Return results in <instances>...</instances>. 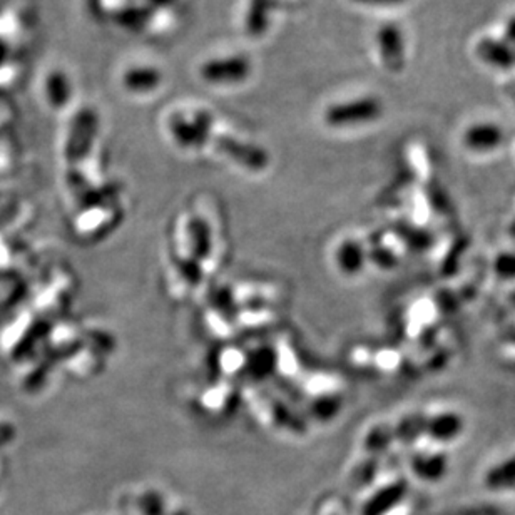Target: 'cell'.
<instances>
[{
	"label": "cell",
	"mask_w": 515,
	"mask_h": 515,
	"mask_svg": "<svg viewBox=\"0 0 515 515\" xmlns=\"http://www.w3.org/2000/svg\"><path fill=\"white\" fill-rule=\"evenodd\" d=\"M383 112L382 101L376 98H360L350 102L334 104L325 112V121L332 127L372 123Z\"/></svg>",
	"instance_id": "6da1fadb"
},
{
	"label": "cell",
	"mask_w": 515,
	"mask_h": 515,
	"mask_svg": "<svg viewBox=\"0 0 515 515\" xmlns=\"http://www.w3.org/2000/svg\"><path fill=\"white\" fill-rule=\"evenodd\" d=\"M213 119L208 112H197L193 119L176 114L169 121V131L173 140L181 148L197 149L209 142L213 133Z\"/></svg>",
	"instance_id": "7a4b0ae2"
},
{
	"label": "cell",
	"mask_w": 515,
	"mask_h": 515,
	"mask_svg": "<svg viewBox=\"0 0 515 515\" xmlns=\"http://www.w3.org/2000/svg\"><path fill=\"white\" fill-rule=\"evenodd\" d=\"M209 141L216 146V149H220V153L233 159L239 166L246 167L251 171H262L270 163L268 154L260 146L241 142V141L228 138V136H216L213 133H211Z\"/></svg>",
	"instance_id": "3957f363"
},
{
	"label": "cell",
	"mask_w": 515,
	"mask_h": 515,
	"mask_svg": "<svg viewBox=\"0 0 515 515\" xmlns=\"http://www.w3.org/2000/svg\"><path fill=\"white\" fill-rule=\"evenodd\" d=\"M251 72V62L243 56L214 59L201 66V77L211 84L241 83Z\"/></svg>",
	"instance_id": "277c9868"
},
{
	"label": "cell",
	"mask_w": 515,
	"mask_h": 515,
	"mask_svg": "<svg viewBox=\"0 0 515 515\" xmlns=\"http://www.w3.org/2000/svg\"><path fill=\"white\" fill-rule=\"evenodd\" d=\"M376 42L385 68L398 74L405 66V45L402 30L395 24H385L376 34Z\"/></svg>",
	"instance_id": "5b68a950"
},
{
	"label": "cell",
	"mask_w": 515,
	"mask_h": 515,
	"mask_svg": "<svg viewBox=\"0 0 515 515\" xmlns=\"http://www.w3.org/2000/svg\"><path fill=\"white\" fill-rule=\"evenodd\" d=\"M463 146L472 153L495 151L503 142V131L494 123H477L463 133Z\"/></svg>",
	"instance_id": "8992f818"
},
{
	"label": "cell",
	"mask_w": 515,
	"mask_h": 515,
	"mask_svg": "<svg viewBox=\"0 0 515 515\" xmlns=\"http://www.w3.org/2000/svg\"><path fill=\"white\" fill-rule=\"evenodd\" d=\"M463 429H465L463 417L452 410L435 414L432 417H425V435L440 444L454 442L462 435Z\"/></svg>",
	"instance_id": "52a82bcc"
},
{
	"label": "cell",
	"mask_w": 515,
	"mask_h": 515,
	"mask_svg": "<svg viewBox=\"0 0 515 515\" xmlns=\"http://www.w3.org/2000/svg\"><path fill=\"white\" fill-rule=\"evenodd\" d=\"M479 59L494 69L509 70L515 68V49L507 42L486 37L480 39L475 49Z\"/></svg>",
	"instance_id": "ba28073f"
},
{
	"label": "cell",
	"mask_w": 515,
	"mask_h": 515,
	"mask_svg": "<svg viewBox=\"0 0 515 515\" xmlns=\"http://www.w3.org/2000/svg\"><path fill=\"white\" fill-rule=\"evenodd\" d=\"M161 74L154 68H134L125 72V85L133 93H151L161 84Z\"/></svg>",
	"instance_id": "9c48e42d"
},
{
	"label": "cell",
	"mask_w": 515,
	"mask_h": 515,
	"mask_svg": "<svg viewBox=\"0 0 515 515\" xmlns=\"http://www.w3.org/2000/svg\"><path fill=\"white\" fill-rule=\"evenodd\" d=\"M275 0H250V9L246 15V28L253 37H260L268 28V17L273 9Z\"/></svg>",
	"instance_id": "30bf717a"
},
{
	"label": "cell",
	"mask_w": 515,
	"mask_h": 515,
	"mask_svg": "<svg viewBox=\"0 0 515 515\" xmlns=\"http://www.w3.org/2000/svg\"><path fill=\"white\" fill-rule=\"evenodd\" d=\"M447 465H448V460L442 454H425V455H418L417 459L414 460L415 472L427 480L442 479L446 475Z\"/></svg>",
	"instance_id": "8fae6325"
},
{
	"label": "cell",
	"mask_w": 515,
	"mask_h": 515,
	"mask_svg": "<svg viewBox=\"0 0 515 515\" xmlns=\"http://www.w3.org/2000/svg\"><path fill=\"white\" fill-rule=\"evenodd\" d=\"M486 484L488 487L495 490H505V488L515 487V457L503 460L497 463L494 469L488 471L486 477Z\"/></svg>",
	"instance_id": "7c38bea8"
},
{
	"label": "cell",
	"mask_w": 515,
	"mask_h": 515,
	"mask_svg": "<svg viewBox=\"0 0 515 515\" xmlns=\"http://www.w3.org/2000/svg\"><path fill=\"white\" fill-rule=\"evenodd\" d=\"M494 273L505 281L515 279V253L503 251L497 254L494 260Z\"/></svg>",
	"instance_id": "4fadbf2b"
},
{
	"label": "cell",
	"mask_w": 515,
	"mask_h": 515,
	"mask_svg": "<svg viewBox=\"0 0 515 515\" xmlns=\"http://www.w3.org/2000/svg\"><path fill=\"white\" fill-rule=\"evenodd\" d=\"M503 42L515 49V15H511L503 24Z\"/></svg>",
	"instance_id": "5bb4252c"
},
{
	"label": "cell",
	"mask_w": 515,
	"mask_h": 515,
	"mask_svg": "<svg viewBox=\"0 0 515 515\" xmlns=\"http://www.w3.org/2000/svg\"><path fill=\"white\" fill-rule=\"evenodd\" d=\"M358 4H368V5H397L404 4L406 0H355Z\"/></svg>",
	"instance_id": "9a60e30c"
}]
</instances>
